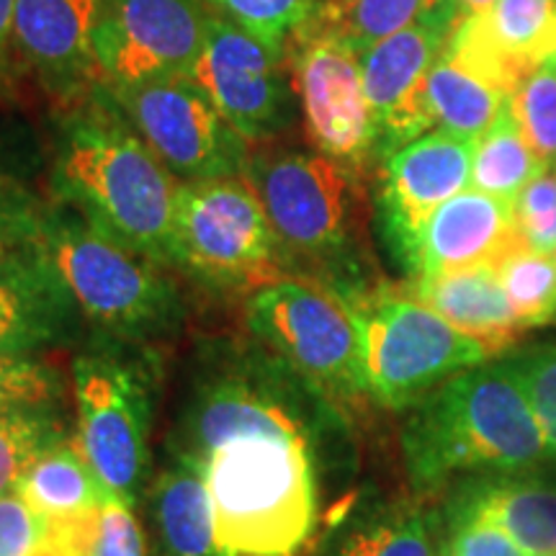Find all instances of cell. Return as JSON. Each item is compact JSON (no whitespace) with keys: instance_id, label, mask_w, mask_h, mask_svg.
Instances as JSON below:
<instances>
[{"instance_id":"1","label":"cell","mask_w":556,"mask_h":556,"mask_svg":"<svg viewBox=\"0 0 556 556\" xmlns=\"http://www.w3.org/2000/svg\"><path fill=\"white\" fill-rule=\"evenodd\" d=\"M60 204L106 238L173 268L180 180L99 86L62 124L52 163Z\"/></svg>"},{"instance_id":"2","label":"cell","mask_w":556,"mask_h":556,"mask_svg":"<svg viewBox=\"0 0 556 556\" xmlns=\"http://www.w3.org/2000/svg\"><path fill=\"white\" fill-rule=\"evenodd\" d=\"M245 178L266 208L291 276L338 291H371L366 266L364 168L317 150H253Z\"/></svg>"},{"instance_id":"3","label":"cell","mask_w":556,"mask_h":556,"mask_svg":"<svg viewBox=\"0 0 556 556\" xmlns=\"http://www.w3.org/2000/svg\"><path fill=\"white\" fill-rule=\"evenodd\" d=\"M402 448L417 486H435L458 471H520L552 458L505 361L456 374L409 407Z\"/></svg>"},{"instance_id":"4","label":"cell","mask_w":556,"mask_h":556,"mask_svg":"<svg viewBox=\"0 0 556 556\" xmlns=\"http://www.w3.org/2000/svg\"><path fill=\"white\" fill-rule=\"evenodd\" d=\"M204 479L229 556H296L315 531L312 443L238 438L206 458Z\"/></svg>"},{"instance_id":"5","label":"cell","mask_w":556,"mask_h":556,"mask_svg":"<svg viewBox=\"0 0 556 556\" xmlns=\"http://www.w3.org/2000/svg\"><path fill=\"white\" fill-rule=\"evenodd\" d=\"M37 245L70 302L116 340H155L184 317L165 266L106 238L67 204L41 214Z\"/></svg>"},{"instance_id":"6","label":"cell","mask_w":556,"mask_h":556,"mask_svg":"<svg viewBox=\"0 0 556 556\" xmlns=\"http://www.w3.org/2000/svg\"><path fill=\"white\" fill-rule=\"evenodd\" d=\"M248 330L336 413L361 415L377 400L351 304L304 276H287L248 296Z\"/></svg>"},{"instance_id":"7","label":"cell","mask_w":556,"mask_h":556,"mask_svg":"<svg viewBox=\"0 0 556 556\" xmlns=\"http://www.w3.org/2000/svg\"><path fill=\"white\" fill-rule=\"evenodd\" d=\"M173 268H184L214 289L248 296L291 276L281 242L245 173L180 184Z\"/></svg>"},{"instance_id":"8","label":"cell","mask_w":556,"mask_h":556,"mask_svg":"<svg viewBox=\"0 0 556 556\" xmlns=\"http://www.w3.org/2000/svg\"><path fill=\"white\" fill-rule=\"evenodd\" d=\"M309 389L266 348L245 356L219 358L193 384L178 417L176 451L193 467L238 438H287L312 443L302 392Z\"/></svg>"},{"instance_id":"9","label":"cell","mask_w":556,"mask_h":556,"mask_svg":"<svg viewBox=\"0 0 556 556\" xmlns=\"http://www.w3.org/2000/svg\"><path fill=\"white\" fill-rule=\"evenodd\" d=\"M348 304L364 340L368 384L389 409L415 407L456 374L490 361L475 338L409 291L374 287Z\"/></svg>"},{"instance_id":"10","label":"cell","mask_w":556,"mask_h":556,"mask_svg":"<svg viewBox=\"0 0 556 556\" xmlns=\"http://www.w3.org/2000/svg\"><path fill=\"white\" fill-rule=\"evenodd\" d=\"M78 443L103 495L135 505L148 477L150 384L144 371L114 351L75 358Z\"/></svg>"},{"instance_id":"11","label":"cell","mask_w":556,"mask_h":556,"mask_svg":"<svg viewBox=\"0 0 556 556\" xmlns=\"http://www.w3.org/2000/svg\"><path fill=\"white\" fill-rule=\"evenodd\" d=\"M109 93L180 184L245 173L253 144L219 114L189 75L109 88Z\"/></svg>"},{"instance_id":"12","label":"cell","mask_w":556,"mask_h":556,"mask_svg":"<svg viewBox=\"0 0 556 556\" xmlns=\"http://www.w3.org/2000/svg\"><path fill=\"white\" fill-rule=\"evenodd\" d=\"M189 78L250 144L287 135L299 114L287 52L212 13Z\"/></svg>"},{"instance_id":"13","label":"cell","mask_w":556,"mask_h":556,"mask_svg":"<svg viewBox=\"0 0 556 556\" xmlns=\"http://www.w3.org/2000/svg\"><path fill=\"white\" fill-rule=\"evenodd\" d=\"M287 67L312 150L364 168L374 157L361 54L309 21L287 45Z\"/></svg>"},{"instance_id":"14","label":"cell","mask_w":556,"mask_h":556,"mask_svg":"<svg viewBox=\"0 0 556 556\" xmlns=\"http://www.w3.org/2000/svg\"><path fill=\"white\" fill-rule=\"evenodd\" d=\"M206 21L201 0H106L96 34L103 86L129 88L189 75Z\"/></svg>"},{"instance_id":"15","label":"cell","mask_w":556,"mask_h":556,"mask_svg":"<svg viewBox=\"0 0 556 556\" xmlns=\"http://www.w3.org/2000/svg\"><path fill=\"white\" fill-rule=\"evenodd\" d=\"M454 29L456 21L441 0L435 11L417 24L361 54L364 90L374 122V157L384 160L402 144L435 129L426 86Z\"/></svg>"},{"instance_id":"16","label":"cell","mask_w":556,"mask_h":556,"mask_svg":"<svg viewBox=\"0 0 556 556\" xmlns=\"http://www.w3.org/2000/svg\"><path fill=\"white\" fill-rule=\"evenodd\" d=\"M471 160L475 142L446 129H430L381 160L379 206L405 266L435 208L469 189Z\"/></svg>"},{"instance_id":"17","label":"cell","mask_w":556,"mask_h":556,"mask_svg":"<svg viewBox=\"0 0 556 556\" xmlns=\"http://www.w3.org/2000/svg\"><path fill=\"white\" fill-rule=\"evenodd\" d=\"M106 0H18L13 41L18 62L52 99L86 101L103 86L96 34Z\"/></svg>"},{"instance_id":"18","label":"cell","mask_w":556,"mask_h":556,"mask_svg":"<svg viewBox=\"0 0 556 556\" xmlns=\"http://www.w3.org/2000/svg\"><path fill=\"white\" fill-rule=\"evenodd\" d=\"M446 52L510 99L533 70L556 58V0H497L456 26Z\"/></svg>"},{"instance_id":"19","label":"cell","mask_w":556,"mask_h":556,"mask_svg":"<svg viewBox=\"0 0 556 556\" xmlns=\"http://www.w3.org/2000/svg\"><path fill=\"white\" fill-rule=\"evenodd\" d=\"M518 245L523 242L510 201L469 186L435 208L417 238L407 268L415 278H428L464 268L497 266Z\"/></svg>"},{"instance_id":"20","label":"cell","mask_w":556,"mask_h":556,"mask_svg":"<svg viewBox=\"0 0 556 556\" xmlns=\"http://www.w3.org/2000/svg\"><path fill=\"white\" fill-rule=\"evenodd\" d=\"M407 291L443 319H448L464 336L475 338L490 358L503 356L510 348H516L518 338L526 332L513 315L503 283H500L497 266L415 278Z\"/></svg>"},{"instance_id":"21","label":"cell","mask_w":556,"mask_h":556,"mask_svg":"<svg viewBox=\"0 0 556 556\" xmlns=\"http://www.w3.org/2000/svg\"><path fill=\"white\" fill-rule=\"evenodd\" d=\"M75 307L37 242L0 258V353L24 356L60 330Z\"/></svg>"},{"instance_id":"22","label":"cell","mask_w":556,"mask_h":556,"mask_svg":"<svg viewBox=\"0 0 556 556\" xmlns=\"http://www.w3.org/2000/svg\"><path fill=\"white\" fill-rule=\"evenodd\" d=\"M150 518L160 556H229L217 539L204 469L184 458L173 456L152 484Z\"/></svg>"},{"instance_id":"23","label":"cell","mask_w":556,"mask_h":556,"mask_svg":"<svg viewBox=\"0 0 556 556\" xmlns=\"http://www.w3.org/2000/svg\"><path fill=\"white\" fill-rule=\"evenodd\" d=\"M462 516L503 528L526 556L556 554V482L528 477L486 482L471 492Z\"/></svg>"},{"instance_id":"24","label":"cell","mask_w":556,"mask_h":556,"mask_svg":"<svg viewBox=\"0 0 556 556\" xmlns=\"http://www.w3.org/2000/svg\"><path fill=\"white\" fill-rule=\"evenodd\" d=\"M16 492L41 520L80 518L106 503L78 438H58L41 451L18 479Z\"/></svg>"},{"instance_id":"25","label":"cell","mask_w":556,"mask_h":556,"mask_svg":"<svg viewBox=\"0 0 556 556\" xmlns=\"http://www.w3.org/2000/svg\"><path fill=\"white\" fill-rule=\"evenodd\" d=\"M426 99L435 129L477 142L505 109L503 90L479 78L443 50L428 75Z\"/></svg>"},{"instance_id":"26","label":"cell","mask_w":556,"mask_h":556,"mask_svg":"<svg viewBox=\"0 0 556 556\" xmlns=\"http://www.w3.org/2000/svg\"><path fill=\"white\" fill-rule=\"evenodd\" d=\"M546 170L544 160L528 144L518 122L513 119L510 106L505 103L495 124L475 142L469 186L513 204L526 186Z\"/></svg>"},{"instance_id":"27","label":"cell","mask_w":556,"mask_h":556,"mask_svg":"<svg viewBox=\"0 0 556 556\" xmlns=\"http://www.w3.org/2000/svg\"><path fill=\"white\" fill-rule=\"evenodd\" d=\"M441 0H317L312 24L330 31L356 54L407 29L435 11Z\"/></svg>"},{"instance_id":"28","label":"cell","mask_w":556,"mask_h":556,"mask_svg":"<svg viewBox=\"0 0 556 556\" xmlns=\"http://www.w3.org/2000/svg\"><path fill=\"white\" fill-rule=\"evenodd\" d=\"M497 276L520 328L528 332L552 325V319L556 317L554 255L518 245L497 263Z\"/></svg>"},{"instance_id":"29","label":"cell","mask_w":556,"mask_h":556,"mask_svg":"<svg viewBox=\"0 0 556 556\" xmlns=\"http://www.w3.org/2000/svg\"><path fill=\"white\" fill-rule=\"evenodd\" d=\"M206 13L240 26L253 37L287 52V45L315 18L317 0H201Z\"/></svg>"},{"instance_id":"30","label":"cell","mask_w":556,"mask_h":556,"mask_svg":"<svg viewBox=\"0 0 556 556\" xmlns=\"http://www.w3.org/2000/svg\"><path fill=\"white\" fill-rule=\"evenodd\" d=\"M58 438L45 405H0V495L16 490L29 464Z\"/></svg>"},{"instance_id":"31","label":"cell","mask_w":556,"mask_h":556,"mask_svg":"<svg viewBox=\"0 0 556 556\" xmlns=\"http://www.w3.org/2000/svg\"><path fill=\"white\" fill-rule=\"evenodd\" d=\"M507 106L513 119L548 170L556 168V58L533 70L513 90Z\"/></svg>"},{"instance_id":"32","label":"cell","mask_w":556,"mask_h":556,"mask_svg":"<svg viewBox=\"0 0 556 556\" xmlns=\"http://www.w3.org/2000/svg\"><path fill=\"white\" fill-rule=\"evenodd\" d=\"M338 556H433L428 520L413 507L389 510L348 533Z\"/></svg>"},{"instance_id":"33","label":"cell","mask_w":556,"mask_h":556,"mask_svg":"<svg viewBox=\"0 0 556 556\" xmlns=\"http://www.w3.org/2000/svg\"><path fill=\"white\" fill-rule=\"evenodd\" d=\"M531 402L552 458H556V343L526 348L505 361Z\"/></svg>"},{"instance_id":"34","label":"cell","mask_w":556,"mask_h":556,"mask_svg":"<svg viewBox=\"0 0 556 556\" xmlns=\"http://www.w3.org/2000/svg\"><path fill=\"white\" fill-rule=\"evenodd\" d=\"M520 242L528 250L556 253V170H546L513 201Z\"/></svg>"},{"instance_id":"35","label":"cell","mask_w":556,"mask_h":556,"mask_svg":"<svg viewBox=\"0 0 556 556\" xmlns=\"http://www.w3.org/2000/svg\"><path fill=\"white\" fill-rule=\"evenodd\" d=\"M52 394L50 368L26 356L0 353V405H47Z\"/></svg>"},{"instance_id":"36","label":"cell","mask_w":556,"mask_h":556,"mask_svg":"<svg viewBox=\"0 0 556 556\" xmlns=\"http://www.w3.org/2000/svg\"><path fill=\"white\" fill-rule=\"evenodd\" d=\"M443 556H526L503 528L475 516H456Z\"/></svg>"},{"instance_id":"37","label":"cell","mask_w":556,"mask_h":556,"mask_svg":"<svg viewBox=\"0 0 556 556\" xmlns=\"http://www.w3.org/2000/svg\"><path fill=\"white\" fill-rule=\"evenodd\" d=\"M90 556H148L142 528L131 516L129 505L106 500L101 507L99 533Z\"/></svg>"},{"instance_id":"38","label":"cell","mask_w":556,"mask_h":556,"mask_svg":"<svg viewBox=\"0 0 556 556\" xmlns=\"http://www.w3.org/2000/svg\"><path fill=\"white\" fill-rule=\"evenodd\" d=\"M41 539V518L16 490L0 495V556H29Z\"/></svg>"},{"instance_id":"39","label":"cell","mask_w":556,"mask_h":556,"mask_svg":"<svg viewBox=\"0 0 556 556\" xmlns=\"http://www.w3.org/2000/svg\"><path fill=\"white\" fill-rule=\"evenodd\" d=\"M41 214L9 184H0V258L37 242Z\"/></svg>"},{"instance_id":"40","label":"cell","mask_w":556,"mask_h":556,"mask_svg":"<svg viewBox=\"0 0 556 556\" xmlns=\"http://www.w3.org/2000/svg\"><path fill=\"white\" fill-rule=\"evenodd\" d=\"M18 0H0V96H9L13 80L21 67L13 41V24H16Z\"/></svg>"},{"instance_id":"41","label":"cell","mask_w":556,"mask_h":556,"mask_svg":"<svg viewBox=\"0 0 556 556\" xmlns=\"http://www.w3.org/2000/svg\"><path fill=\"white\" fill-rule=\"evenodd\" d=\"M495 3H497V0H443V5L448 9L451 18L456 21V26L462 24V21H467L471 16H479V13L490 11Z\"/></svg>"},{"instance_id":"42","label":"cell","mask_w":556,"mask_h":556,"mask_svg":"<svg viewBox=\"0 0 556 556\" xmlns=\"http://www.w3.org/2000/svg\"><path fill=\"white\" fill-rule=\"evenodd\" d=\"M552 325H556V317H554V319H552Z\"/></svg>"},{"instance_id":"43","label":"cell","mask_w":556,"mask_h":556,"mask_svg":"<svg viewBox=\"0 0 556 556\" xmlns=\"http://www.w3.org/2000/svg\"><path fill=\"white\" fill-rule=\"evenodd\" d=\"M554 261H556V253H554Z\"/></svg>"},{"instance_id":"44","label":"cell","mask_w":556,"mask_h":556,"mask_svg":"<svg viewBox=\"0 0 556 556\" xmlns=\"http://www.w3.org/2000/svg\"><path fill=\"white\" fill-rule=\"evenodd\" d=\"M552 556H556V554H552Z\"/></svg>"},{"instance_id":"45","label":"cell","mask_w":556,"mask_h":556,"mask_svg":"<svg viewBox=\"0 0 556 556\" xmlns=\"http://www.w3.org/2000/svg\"><path fill=\"white\" fill-rule=\"evenodd\" d=\"M554 170H556V168H554Z\"/></svg>"}]
</instances>
